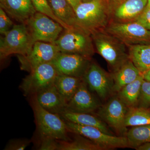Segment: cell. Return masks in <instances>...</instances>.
Here are the masks:
<instances>
[{"mask_svg":"<svg viewBox=\"0 0 150 150\" xmlns=\"http://www.w3.org/2000/svg\"><path fill=\"white\" fill-rule=\"evenodd\" d=\"M76 27L91 35L105 29L111 21L110 8L103 0H93L81 4L75 11Z\"/></svg>","mask_w":150,"mask_h":150,"instance_id":"obj_1","label":"cell"},{"mask_svg":"<svg viewBox=\"0 0 150 150\" xmlns=\"http://www.w3.org/2000/svg\"><path fill=\"white\" fill-rule=\"evenodd\" d=\"M91 36L96 50L113 72L130 59L128 46L104 30L93 33Z\"/></svg>","mask_w":150,"mask_h":150,"instance_id":"obj_2","label":"cell"},{"mask_svg":"<svg viewBox=\"0 0 150 150\" xmlns=\"http://www.w3.org/2000/svg\"><path fill=\"white\" fill-rule=\"evenodd\" d=\"M54 43L61 53L76 54L91 59L96 52L91 35L77 27L64 29Z\"/></svg>","mask_w":150,"mask_h":150,"instance_id":"obj_3","label":"cell"},{"mask_svg":"<svg viewBox=\"0 0 150 150\" xmlns=\"http://www.w3.org/2000/svg\"><path fill=\"white\" fill-rule=\"evenodd\" d=\"M38 131L40 137H48L59 141H70L66 122L59 115L44 109L38 102L35 95L32 100Z\"/></svg>","mask_w":150,"mask_h":150,"instance_id":"obj_4","label":"cell"},{"mask_svg":"<svg viewBox=\"0 0 150 150\" xmlns=\"http://www.w3.org/2000/svg\"><path fill=\"white\" fill-rule=\"evenodd\" d=\"M0 39V58L6 59L13 54L25 56L32 49L35 41L26 25H14Z\"/></svg>","mask_w":150,"mask_h":150,"instance_id":"obj_5","label":"cell"},{"mask_svg":"<svg viewBox=\"0 0 150 150\" xmlns=\"http://www.w3.org/2000/svg\"><path fill=\"white\" fill-rule=\"evenodd\" d=\"M65 121L69 132L85 137L103 150L129 148L128 140L125 136L109 135L96 127Z\"/></svg>","mask_w":150,"mask_h":150,"instance_id":"obj_6","label":"cell"},{"mask_svg":"<svg viewBox=\"0 0 150 150\" xmlns=\"http://www.w3.org/2000/svg\"><path fill=\"white\" fill-rule=\"evenodd\" d=\"M104 30L127 46L150 43V32L137 21L126 23L110 21Z\"/></svg>","mask_w":150,"mask_h":150,"instance_id":"obj_7","label":"cell"},{"mask_svg":"<svg viewBox=\"0 0 150 150\" xmlns=\"http://www.w3.org/2000/svg\"><path fill=\"white\" fill-rule=\"evenodd\" d=\"M29 73L20 86L25 96L35 95L54 84L59 74L51 62L39 65Z\"/></svg>","mask_w":150,"mask_h":150,"instance_id":"obj_8","label":"cell"},{"mask_svg":"<svg viewBox=\"0 0 150 150\" xmlns=\"http://www.w3.org/2000/svg\"><path fill=\"white\" fill-rule=\"evenodd\" d=\"M25 25L35 42L54 43L65 29L53 19L37 12Z\"/></svg>","mask_w":150,"mask_h":150,"instance_id":"obj_9","label":"cell"},{"mask_svg":"<svg viewBox=\"0 0 150 150\" xmlns=\"http://www.w3.org/2000/svg\"><path fill=\"white\" fill-rule=\"evenodd\" d=\"M60 53L55 43L36 41L27 55L17 57L21 70L30 72L39 65L52 62Z\"/></svg>","mask_w":150,"mask_h":150,"instance_id":"obj_10","label":"cell"},{"mask_svg":"<svg viewBox=\"0 0 150 150\" xmlns=\"http://www.w3.org/2000/svg\"><path fill=\"white\" fill-rule=\"evenodd\" d=\"M127 108L119 97L115 96L98 108V114L117 134L124 136L127 132L125 124Z\"/></svg>","mask_w":150,"mask_h":150,"instance_id":"obj_11","label":"cell"},{"mask_svg":"<svg viewBox=\"0 0 150 150\" xmlns=\"http://www.w3.org/2000/svg\"><path fill=\"white\" fill-rule=\"evenodd\" d=\"M83 79L90 89L96 93L101 99H105L110 92L112 91V76L92 61Z\"/></svg>","mask_w":150,"mask_h":150,"instance_id":"obj_12","label":"cell"},{"mask_svg":"<svg viewBox=\"0 0 150 150\" xmlns=\"http://www.w3.org/2000/svg\"><path fill=\"white\" fill-rule=\"evenodd\" d=\"M91 62L83 56L61 52L51 63L60 74L83 78Z\"/></svg>","mask_w":150,"mask_h":150,"instance_id":"obj_13","label":"cell"},{"mask_svg":"<svg viewBox=\"0 0 150 150\" xmlns=\"http://www.w3.org/2000/svg\"><path fill=\"white\" fill-rule=\"evenodd\" d=\"M88 86L83 79L77 91L67 103L66 110L91 113L98 109L99 102L89 91Z\"/></svg>","mask_w":150,"mask_h":150,"instance_id":"obj_14","label":"cell"},{"mask_svg":"<svg viewBox=\"0 0 150 150\" xmlns=\"http://www.w3.org/2000/svg\"><path fill=\"white\" fill-rule=\"evenodd\" d=\"M147 0H123L110 9L111 21L126 23L136 20L147 5Z\"/></svg>","mask_w":150,"mask_h":150,"instance_id":"obj_15","label":"cell"},{"mask_svg":"<svg viewBox=\"0 0 150 150\" xmlns=\"http://www.w3.org/2000/svg\"><path fill=\"white\" fill-rule=\"evenodd\" d=\"M0 7L12 18L25 24L36 12L31 0H0Z\"/></svg>","mask_w":150,"mask_h":150,"instance_id":"obj_16","label":"cell"},{"mask_svg":"<svg viewBox=\"0 0 150 150\" xmlns=\"http://www.w3.org/2000/svg\"><path fill=\"white\" fill-rule=\"evenodd\" d=\"M35 96L39 104L49 112L59 115L66 110L67 103L54 83L39 92Z\"/></svg>","mask_w":150,"mask_h":150,"instance_id":"obj_17","label":"cell"},{"mask_svg":"<svg viewBox=\"0 0 150 150\" xmlns=\"http://www.w3.org/2000/svg\"><path fill=\"white\" fill-rule=\"evenodd\" d=\"M142 74L129 59L111 75L113 83L112 91L118 93L125 86L137 79Z\"/></svg>","mask_w":150,"mask_h":150,"instance_id":"obj_18","label":"cell"},{"mask_svg":"<svg viewBox=\"0 0 150 150\" xmlns=\"http://www.w3.org/2000/svg\"><path fill=\"white\" fill-rule=\"evenodd\" d=\"M64 121L82 126L96 127L109 135H113L106 123L99 118L88 113L71 112L65 110L59 115Z\"/></svg>","mask_w":150,"mask_h":150,"instance_id":"obj_19","label":"cell"},{"mask_svg":"<svg viewBox=\"0 0 150 150\" xmlns=\"http://www.w3.org/2000/svg\"><path fill=\"white\" fill-rule=\"evenodd\" d=\"M130 60L142 74L150 69V44L128 46Z\"/></svg>","mask_w":150,"mask_h":150,"instance_id":"obj_20","label":"cell"},{"mask_svg":"<svg viewBox=\"0 0 150 150\" xmlns=\"http://www.w3.org/2000/svg\"><path fill=\"white\" fill-rule=\"evenodd\" d=\"M83 80V78L59 74L54 85L67 103L77 91Z\"/></svg>","mask_w":150,"mask_h":150,"instance_id":"obj_21","label":"cell"},{"mask_svg":"<svg viewBox=\"0 0 150 150\" xmlns=\"http://www.w3.org/2000/svg\"><path fill=\"white\" fill-rule=\"evenodd\" d=\"M48 2L56 17L70 27H76V13L67 0H48Z\"/></svg>","mask_w":150,"mask_h":150,"instance_id":"obj_22","label":"cell"},{"mask_svg":"<svg viewBox=\"0 0 150 150\" xmlns=\"http://www.w3.org/2000/svg\"><path fill=\"white\" fill-rule=\"evenodd\" d=\"M143 81L142 74L137 79L125 86L118 93V96L128 108L138 106Z\"/></svg>","mask_w":150,"mask_h":150,"instance_id":"obj_23","label":"cell"},{"mask_svg":"<svg viewBox=\"0 0 150 150\" xmlns=\"http://www.w3.org/2000/svg\"><path fill=\"white\" fill-rule=\"evenodd\" d=\"M126 137L129 148L136 149L145 143L150 142V124L134 126L127 131Z\"/></svg>","mask_w":150,"mask_h":150,"instance_id":"obj_24","label":"cell"},{"mask_svg":"<svg viewBox=\"0 0 150 150\" xmlns=\"http://www.w3.org/2000/svg\"><path fill=\"white\" fill-rule=\"evenodd\" d=\"M125 124L126 127L150 125V108L139 107L128 108Z\"/></svg>","mask_w":150,"mask_h":150,"instance_id":"obj_25","label":"cell"},{"mask_svg":"<svg viewBox=\"0 0 150 150\" xmlns=\"http://www.w3.org/2000/svg\"><path fill=\"white\" fill-rule=\"evenodd\" d=\"M58 150H103L88 139H77L72 142L59 141Z\"/></svg>","mask_w":150,"mask_h":150,"instance_id":"obj_26","label":"cell"},{"mask_svg":"<svg viewBox=\"0 0 150 150\" xmlns=\"http://www.w3.org/2000/svg\"><path fill=\"white\" fill-rule=\"evenodd\" d=\"M31 1L35 11L37 12L46 15L53 19L55 21L59 23L65 29H69L72 28L68 26L63 22L61 21L58 18L56 17L49 4L48 0H31Z\"/></svg>","mask_w":150,"mask_h":150,"instance_id":"obj_27","label":"cell"},{"mask_svg":"<svg viewBox=\"0 0 150 150\" xmlns=\"http://www.w3.org/2000/svg\"><path fill=\"white\" fill-rule=\"evenodd\" d=\"M137 107L147 108L150 107V82L143 81Z\"/></svg>","mask_w":150,"mask_h":150,"instance_id":"obj_28","label":"cell"},{"mask_svg":"<svg viewBox=\"0 0 150 150\" xmlns=\"http://www.w3.org/2000/svg\"><path fill=\"white\" fill-rule=\"evenodd\" d=\"M14 25L8 15L0 7V33L4 35L8 32Z\"/></svg>","mask_w":150,"mask_h":150,"instance_id":"obj_29","label":"cell"},{"mask_svg":"<svg viewBox=\"0 0 150 150\" xmlns=\"http://www.w3.org/2000/svg\"><path fill=\"white\" fill-rule=\"evenodd\" d=\"M39 150H58L59 140L48 137H40Z\"/></svg>","mask_w":150,"mask_h":150,"instance_id":"obj_30","label":"cell"},{"mask_svg":"<svg viewBox=\"0 0 150 150\" xmlns=\"http://www.w3.org/2000/svg\"><path fill=\"white\" fill-rule=\"evenodd\" d=\"M30 141L28 140H11L5 148L7 150H23L29 146Z\"/></svg>","mask_w":150,"mask_h":150,"instance_id":"obj_31","label":"cell"},{"mask_svg":"<svg viewBox=\"0 0 150 150\" xmlns=\"http://www.w3.org/2000/svg\"><path fill=\"white\" fill-rule=\"evenodd\" d=\"M136 21L142 24L150 32V8L146 6Z\"/></svg>","mask_w":150,"mask_h":150,"instance_id":"obj_32","label":"cell"},{"mask_svg":"<svg viewBox=\"0 0 150 150\" xmlns=\"http://www.w3.org/2000/svg\"><path fill=\"white\" fill-rule=\"evenodd\" d=\"M67 1L72 7L75 11L78 6L82 3L83 2L82 0H67Z\"/></svg>","mask_w":150,"mask_h":150,"instance_id":"obj_33","label":"cell"},{"mask_svg":"<svg viewBox=\"0 0 150 150\" xmlns=\"http://www.w3.org/2000/svg\"><path fill=\"white\" fill-rule=\"evenodd\" d=\"M135 149L137 150H150V142L143 144L138 146Z\"/></svg>","mask_w":150,"mask_h":150,"instance_id":"obj_34","label":"cell"},{"mask_svg":"<svg viewBox=\"0 0 150 150\" xmlns=\"http://www.w3.org/2000/svg\"><path fill=\"white\" fill-rule=\"evenodd\" d=\"M144 80L150 82V69L142 74Z\"/></svg>","mask_w":150,"mask_h":150,"instance_id":"obj_35","label":"cell"},{"mask_svg":"<svg viewBox=\"0 0 150 150\" xmlns=\"http://www.w3.org/2000/svg\"><path fill=\"white\" fill-rule=\"evenodd\" d=\"M147 6L150 8V0H147Z\"/></svg>","mask_w":150,"mask_h":150,"instance_id":"obj_36","label":"cell"},{"mask_svg":"<svg viewBox=\"0 0 150 150\" xmlns=\"http://www.w3.org/2000/svg\"><path fill=\"white\" fill-rule=\"evenodd\" d=\"M83 2H86L90 1H93V0H82Z\"/></svg>","mask_w":150,"mask_h":150,"instance_id":"obj_37","label":"cell"}]
</instances>
